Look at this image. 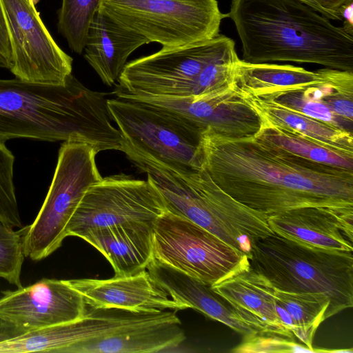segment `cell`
<instances>
[{
  "instance_id": "cb8c5ba5",
  "label": "cell",
  "mask_w": 353,
  "mask_h": 353,
  "mask_svg": "<svg viewBox=\"0 0 353 353\" xmlns=\"http://www.w3.org/2000/svg\"><path fill=\"white\" fill-rule=\"evenodd\" d=\"M254 137L301 158L353 171V154L325 146L294 131L261 123Z\"/></svg>"
},
{
  "instance_id": "5bb4252c",
  "label": "cell",
  "mask_w": 353,
  "mask_h": 353,
  "mask_svg": "<svg viewBox=\"0 0 353 353\" xmlns=\"http://www.w3.org/2000/svg\"><path fill=\"white\" fill-rule=\"evenodd\" d=\"M87 312L83 296L68 280L42 279L3 292L0 317L27 332L79 319Z\"/></svg>"
},
{
  "instance_id": "3957f363",
  "label": "cell",
  "mask_w": 353,
  "mask_h": 353,
  "mask_svg": "<svg viewBox=\"0 0 353 353\" xmlns=\"http://www.w3.org/2000/svg\"><path fill=\"white\" fill-rule=\"evenodd\" d=\"M242 60L313 63L353 72V32L300 0H231Z\"/></svg>"
},
{
  "instance_id": "d590c367",
  "label": "cell",
  "mask_w": 353,
  "mask_h": 353,
  "mask_svg": "<svg viewBox=\"0 0 353 353\" xmlns=\"http://www.w3.org/2000/svg\"><path fill=\"white\" fill-rule=\"evenodd\" d=\"M307 5L313 7L314 9H316L317 11H319L320 13L327 17L328 19H330V15L314 1L313 0H300Z\"/></svg>"
},
{
  "instance_id": "277c9868",
  "label": "cell",
  "mask_w": 353,
  "mask_h": 353,
  "mask_svg": "<svg viewBox=\"0 0 353 353\" xmlns=\"http://www.w3.org/2000/svg\"><path fill=\"white\" fill-rule=\"evenodd\" d=\"M125 154L147 173L166 210L205 229L248 259L256 241L274 234L265 215L230 196L204 168L170 167L145 155Z\"/></svg>"
},
{
  "instance_id": "f1b7e54d",
  "label": "cell",
  "mask_w": 353,
  "mask_h": 353,
  "mask_svg": "<svg viewBox=\"0 0 353 353\" xmlns=\"http://www.w3.org/2000/svg\"><path fill=\"white\" fill-rule=\"evenodd\" d=\"M13 228L0 221V277L21 288V273L25 256L23 228L21 231H15Z\"/></svg>"
},
{
  "instance_id": "484cf974",
  "label": "cell",
  "mask_w": 353,
  "mask_h": 353,
  "mask_svg": "<svg viewBox=\"0 0 353 353\" xmlns=\"http://www.w3.org/2000/svg\"><path fill=\"white\" fill-rule=\"evenodd\" d=\"M314 87L277 90L255 95L272 100L307 117L352 132V125L338 117L319 97L316 96Z\"/></svg>"
},
{
  "instance_id": "ac0fdd59",
  "label": "cell",
  "mask_w": 353,
  "mask_h": 353,
  "mask_svg": "<svg viewBox=\"0 0 353 353\" xmlns=\"http://www.w3.org/2000/svg\"><path fill=\"white\" fill-rule=\"evenodd\" d=\"M233 74L234 88L245 94L322 85L353 90V72L327 68L310 71L288 64L252 63L239 58L234 63Z\"/></svg>"
},
{
  "instance_id": "8fae6325",
  "label": "cell",
  "mask_w": 353,
  "mask_h": 353,
  "mask_svg": "<svg viewBox=\"0 0 353 353\" xmlns=\"http://www.w3.org/2000/svg\"><path fill=\"white\" fill-rule=\"evenodd\" d=\"M166 210L153 184L125 174L102 178L84 194L66 228V235L79 236L94 228L129 223H154Z\"/></svg>"
},
{
  "instance_id": "d6a6232c",
  "label": "cell",
  "mask_w": 353,
  "mask_h": 353,
  "mask_svg": "<svg viewBox=\"0 0 353 353\" xmlns=\"http://www.w3.org/2000/svg\"><path fill=\"white\" fill-rule=\"evenodd\" d=\"M316 2L333 20H343L341 12L343 8L353 0H313Z\"/></svg>"
},
{
  "instance_id": "d6986e66",
  "label": "cell",
  "mask_w": 353,
  "mask_h": 353,
  "mask_svg": "<svg viewBox=\"0 0 353 353\" xmlns=\"http://www.w3.org/2000/svg\"><path fill=\"white\" fill-rule=\"evenodd\" d=\"M154 223H129L94 228L79 237L97 249L110 263L115 276L146 270L153 259Z\"/></svg>"
},
{
  "instance_id": "d4e9b609",
  "label": "cell",
  "mask_w": 353,
  "mask_h": 353,
  "mask_svg": "<svg viewBox=\"0 0 353 353\" xmlns=\"http://www.w3.org/2000/svg\"><path fill=\"white\" fill-rule=\"evenodd\" d=\"M275 297L292 320L293 334L312 352H315L313 337L319 325L326 319L329 299L319 292H291L276 288Z\"/></svg>"
},
{
  "instance_id": "2e32d148",
  "label": "cell",
  "mask_w": 353,
  "mask_h": 353,
  "mask_svg": "<svg viewBox=\"0 0 353 353\" xmlns=\"http://www.w3.org/2000/svg\"><path fill=\"white\" fill-rule=\"evenodd\" d=\"M283 237L319 248L353 252V208L301 207L266 217Z\"/></svg>"
},
{
  "instance_id": "30bf717a",
  "label": "cell",
  "mask_w": 353,
  "mask_h": 353,
  "mask_svg": "<svg viewBox=\"0 0 353 353\" xmlns=\"http://www.w3.org/2000/svg\"><path fill=\"white\" fill-rule=\"evenodd\" d=\"M153 255L159 261L210 285L248 259L212 233L168 210L154 223Z\"/></svg>"
},
{
  "instance_id": "e575fe53",
  "label": "cell",
  "mask_w": 353,
  "mask_h": 353,
  "mask_svg": "<svg viewBox=\"0 0 353 353\" xmlns=\"http://www.w3.org/2000/svg\"><path fill=\"white\" fill-rule=\"evenodd\" d=\"M341 16L344 19L343 26L353 32V2L343 8Z\"/></svg>"
},
{
  "instance_id": "7a4b0ae2",
  "label": "cell",
  "mask_w": 353,
  "mask_h": 353,
  "mask_svg": "<svg viewBox=\"0 0 353 353\" xmlns=\"http://www.w3.org/2000/svg\"><path fill=\"white\" fill-rule=\"evenodd\" d=\"M106 96L72 74L62 85L0 79V141H78L97 152L119 150L122 136L112 123Z\"/></svg>"
},
{
  "instance_id": "8992f818",
  "label": "cell",
  "mask_w": 353,
  "mask_h": 353,
  "mask_svg": "<svg viewBox=\"0 0 353 353\" xmlns=\"http://www.w3.org/2000/svg\"><path fill=\"white\" fill-rule=\"evenodd\" d=\"M97 10L165 48L212 39L227 17L216 0H100Z\"/></svg>"
},
{
  "instance_id": "ffe728a7",
  "label": "cell",
  "mask_w": 353,
  "mask_h": 353,
  "mask_svg": "<svg viewBox=\"0 0 353 353\" xmlns=\"http://www.w3.org/2000/svg\"><path fill=\"white\" fill-rule=\"evenodd\" d=\"M154 282L174 300L229 326L244 337L256 334L236 315L211 285L153 258L146 268Z\"/></svg>"
},
{
  "instance_id": "4fadbf2b",
  "label": "cell",
  "mask_w": 353,
  "mask_h": 353,
  "mask_svg": "<svg viewBox=\"0 0 353 353\" xmlns=\"http://www.w3.org/2000/svg\"><path fill=\"white\" fill-rule=\"evenodd\" d=\"M115 94L173 111L194 123L203 134L209 131L226 138L253 137L261 126L260 117L234 85L206 94L185 97Z\"/></svg>"
},
{
  "instance_id": "836d02e7",
  "label": "cell",
  "mask_w": 353,
  "mask_h": 353,
  "mask_svg": "<svg viewBox=\"0 0 353 353\" xmlns=\"http://www.w3.org/2000/svg\"><path fill=\"white\" fill-rule=\"evenodd\" d=\"M26 332L25 329L0 317V343L17 338Z\"/></svg>"
},
{
  "instance_id": "8d00e7d4",
  "label": "cell",
  "mask_w": 353,
  "mask_h": 353,
  "mask_svg": "<svg viewBox=\"0 0 353 353\" xmlns=\"http://www.w3.org/2000/svg\"><path fill=\"white\" fill-rule=\"evenodd\" d=\"M0 68H7L6 63L1 58H0Z\"/></svg>"
},
{
  "instance_id": "83f0119b",
  "label": "cell",
  "mask_w": 353,
  "mask_h": 353,
  "mask_svg": "<svg viewBox=\"0 0 353 353\" xmlns=\"http://www.w3.org/2000/svg\"><path fill=\"white\" fill-rule=\"evenodd\" d=\"M14 157L0 141V221L12 228H23L13 181Z\"/></svg>"
},
{
  "instance_id": "4dcf8cb0",
  "label": "cell",
  "mask_w": 353,
  "mask_h": 353,
  "mask_svg": "<svg viewBox=\"0 0 353 353\" xmlns=\"http://www.w3.org/2000/svg\"><path fill=\"white\" fill-rule=\"evenodd\" d=\"M321 99L338 117L352 125L353 91L330 86L325 88Z\"/></svg>"
},
{
  "instance_id": "ba28073f",
  "label": "cell",
  "mask_w": 353,
  "mask_h": 353,
  "mask_svg": "<svg viewBox=\"0 0 353 353\" xmlns=\"http://www.w3.org/2000/svg\"><path fill=\"white\" fill-rule=\"evenodd\" d=\"M97 151L78 141H64L51 185L33 223L23 228L25 256L40 261L57 250L67 236V225L88 189L100 181Z\"/></svg>"
},
{
  "instance_id": "52a82bcc",
  "label": "cell",
  "mask_w": 353,
  "mask_h": 353,
  "mask_svg": "<svg viewBox=\"0 0 353 353\" xmlns=\"http://www.w3.org/2000/svg\"><path fill=\"white\" fill-rule=\"evenodd\" d=\"M108 108L123 138V152L150 157L170 167L201 168L203 132L173 111L136 99L116 97Z\"/></svg>"
},
{
  "instance_id": "74e56055",
  "label": "cell",
  "mask_w": 353,
  "mask_h": 353,
  "mask_svg": "<svg viewBox=\"0 0 353 353\" xmlns=\"http://www.w3.org/2000/svg\"><path fill=\"white\" fill-rule=\"evenodd\" d=\"M35 1V0H34ZM38 1V0H37V2Z\"/></svg>"
},
{
  "instance_id": "9a60e30c",
  "label": "cell",
  "mask_w": 353,
  "mask_h": 353,
  "mask_svg": "<svg viewBox=\"0 0 353 353\" xmlns=\"http://www.w3.org/2000/svg\"><path fill=\"white\" fill-rule=\"evenodd\" d=\"M211 288L256 332L292 339L279 317L275 288L251 267L249 259Z\"/></svg>"
},
{
  "instance_id": "603a6c76",
  "label": "cell",
  "mask_w": 353,
  "mask_h": 353,
  "mask_svg": "<svg viewBox=\"0 0 353 353\" xmlns=\"http://www.w3.org/2000/svg\"><path fill=\"white\" fill-rule=\"evenodd\" d=\"M241 94L259 115L261 123L294 131L325 146L353 154L352 132L292 111L269 99Z\"/></svg>"
},
{
  "instance_id": "e0dca14e",
  "label": "cell",
  "mask_w": 353,
  "mask_h": 353,
  "mask_svg": "<svg viewBox=\"0 0 353 353\" xmlns=\"http://www.w3.org/2000/svg\"><path fill=\"white\" fill-rule=\"evenodd\" d=\"M84 298L97 307L117 308L132 312H153L188 309L174 300L159 286L145 270L130 276L109 279L68 280Z\"/></svg>"
},
{
  "instance_id": "f546056e",
  "label": "cell",
  "mask_w": 353,
  "mask_h": 353,
  "mask_svg": "<svg viewBox=\"0 0 353 353\" xmlns=\"http://www.w3.org/2000/svg\"><path fill=\"white\" fill-rule=\"evenodd\" d=\"M233 352H312L309 348L274 334L256 333L244 337Z\"/></svg>"
},
{
  "instance_id": "4316f807",
  "label": "cell",
  "mask_w": 353,
  "mask_h": 353,
  "mask_svg": "<svg viewBox=\"0 0 353 353\" xmlns=\"http://www.w3.org/2000/svg\"><path fill=\"white\" fill-rule=\"evenodd\" d=\"M100 0H62L58 11V32L70 50L81 54L84 49L89 26Z\"/></svg>"
},
{
  "instance_id": "44dd1931",
  "label": "cell",
  "mask_w": 353,
  "mask_h": 353,
  "mask_svg": "<svg viewBox=\"0 0 353 353\" xmlns=\"http://www.w3.org/2000/svg\"><path fill=\"white\" fill-rule=\"evenodd\" d=\"M150 42L97 11L88 30L84 58L105 85L118 81L128 57Z\"/></svg>"
},
{
  "instance_id": "6da1fadb",
  "label": "cell",
  "mask_w": 353,
  "mask_h": 353,
  "mask_svg": "<svg viewBox=\"0 0 353 353\" xmlns=\"http://www.w3.org/2000/svg\"><path fill=\"white\" fill-rule=\"evenodd\" d=\"M200 157L223 191L266 217L301 207L353 208V171L301 158L254 137L205 131Z\"/></svg>"
},
{
  "instance_id": "7c38bea8",
  "label": "cell",
  "mask_w": 353,
  "mask_h": 353,
  "mask_svg": "<svg viewBox=\"0 0 353 353\" xmlns=\"http://www.w3.org/2000/svg\"><path fill=\"white\" fill-rule=\"evenodd\" d=\"M13 55L10 72L20 80L62 85L72 74V58L55 42L34 0H0Z\"/></svg>"
},
{
  "instance_id": "7402d4cb",
  "label": "cell",
  "mask_w": 353,
  "mask_h": 353,
  "mask_svg": "<svg viewBox=\"0 0 353 353\" xmlns=\"http://www.w3.org/2000/svg\"><path fill=\"white\" fill-rule=\"evenodd\" d=\"M181 322H154L122 327L100 337L77 343L63 353L159 352L185 339Z\"/></svg>"
},
{
  "instance_id": "1f68e13d",
  "label": "cell",
  "mask_w": 353,
  "mask_h": 353,
  "mask_svg": "<svg viewBox=\"0 0 353 353\" xmlns=\"http://www.w3.org/2000/svg\"><path fill=\"white\" fill-rule=\"evenodd\" d=\"M0 58L4 61L7 69H10L13 63L12 50L10 44L7 24L0 1Z\"/></svg>"
},
{
  "instance_id": "5b68a950",
  "label": "cell",
  "mask_w": 353,
  "mask_h": 353,
  "mask_svg": "<svg viewBox=\"0 0 353 353\" xmlns=\"http://www.w3.org/2000/svg\"><path fill=\"white\" fill-rule=\"evenodd\" d=\"M248 259L276 289L325 294L326 319L353 306L352 252L306 245L274 233L252 244Z\"/></svg>"
},
{
  "instance_id": "9c48e42d",
  "label": "cell",
  "mask_w": 353,
  "mask_h": 353,
  "mask_svg": "<svg viewBox=\"0 0 353 353\" xmlns=\"http://www.w3.org/2000/svg\"><path fill=\"white\" fill-rule=\"evenodd\" d=\"M234 41L219 34L202 43L162 48L126 63L114 92L173 97L197 95L198 77L210 64L235 50Z\"/></svg>"
}]
</instances>
